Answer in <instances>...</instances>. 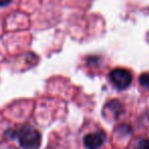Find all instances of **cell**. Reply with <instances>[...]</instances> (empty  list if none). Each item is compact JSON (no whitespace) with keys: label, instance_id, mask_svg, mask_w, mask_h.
I'll list each match as a JSON object with an SVG mask.
<instances>
[{"label":"cell","instance_id":"6da1fadb","mask_svg":"<svg viewBox=\"0 0 149 149\" xmlns=\"http://www.w3.org/2000/svg\"><path fill=\"white\" fill-rule=\"evenodd\" d=\"M15 137L23 149H39L41 145V135L39 131L31 126H24L15 131Z\"/></svg>","mask_w":149,"mask_h":149},{"label":"cell","instance_id":"7a4b0ae2","mask_svg":"<svg viewBox=\"0 0 149 149\" xmlns=\"http://www.w3.org/2000/svg\"><path fill=\"white\" fill-rule=\"evenodd\" d=\"M109 79L118 89L124 90L132 83V74L126 68H114L109 72Z\"/></svg>","mask_w":149,"mask_h":149},{"label":"cell","instance_id":"3957f363","mask_svg":"<svg viewBox=\"0 0 149 149\" xmlns=\"http://www.w3.org/2000/svg\"><path fill=\"white\" fill-rule=\"evenodd\" d=\"M106 140V135L103 131L90 133L84 137V145L87 149H98L104 144Z\"/></svg>","mask_w":149,"mask_h":149},{"label":"cell","instance_id":"277c9868","mask_svg":"<svg viewBox=\"0 0 149 149\" xmlns=\"http://www.w3.org/2000/svg\"><path fill=\"white\" fill-rule=\"evenodd\" d=\"M107 111L108 116L112 118H118V116L124 112L123 105L118 100H111L104 107V112Z\"/></svg>","mask_w":149,"mask_h":149},{"label":"cell","instance_id":"5b68a950","mask_svg":"<svg viewBox=\"0 0 149 149\" xmlns=\"http://www.w3.org/2000/svg\"><path fill=\"white\" fill-rule=\"evenodd\" d=\"M132 149H149V139L146 137H139L135 140Z\"/></svg>","mask_w":149,"mask_h":149},{"label":"cell","instance_id":"8992f818","mask_svg":"<svg viewBox=\"0 0 149 149\" xmlns=\"http://www.w3.org/2000/svg\"><path fill=\"white\" fill-rule=\"evenodd\" d=\"M139 84L149 90V72H143L139 77Z\"/></svg>","mask_w":149,"mask_h":149},{"label":"cell","instance_id":"52a82bcc","mask_svg":"<svg viewBox=\"0 0 149 149\" xmlns=\"http://www.w3.org/2000/svg\"><path fill=\"white\" fill-rule=\"evenodd\" d=\"M11 0H0V6H6L10 3Z\"/></svg>","mask_w":149,"mask_h":149}]
</instances>
